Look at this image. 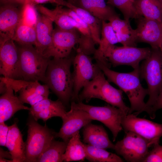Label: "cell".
<instances>
[{
  "mask_svg": "<svg viewBox=\"0 0 162 162\" xmlns=\"http://www.w3.org/2000/svg\"><path fill=\"white\" fill-rule=\"evenodd\" d=\"M0 158L11 159L12 160L11 154L9 152L4 151L2 148H0Z\"/></svg>",
  "mask_w": 162,
  "mask_h": 162,
  "instance_id": "cell-42",
  "label": "cell"
},
{
  "mask_svg": "<svg viewBox=\"0 0 162 162\" xmlns=\"http://www.w3.org/2000/svg\"><path fill=\"white\" fill-rule=\"evenodd\" d=\"M74 104L78 108L87 112L93 120L104 124L111 132L113 140L115 141L118 133L122 130V122L126 115L121 110L108 104L103 106H97L85 104L78 102Z\"/></svg>",
  "mask_w": 162,
  "mask_h": 162,
  "instance_id": "cell-8",
  "label": "cell"
},
{
  "mask_svg": "<svg viewBox=\"0 0 162 162\" xmlns=\"http://www.w3.org/2000/svg\"><path fill=\"white\" fill-rule=\"evenodd\" d=\"M9 127L4 122L0 123V145L5 146L8 134Z\"/></svg>",
  "mask_w": 162,
  "mask_h": 162,
  "instance_id": "cell-38",
  "label": "cell"
},
{
  "mask_svg": "<svg viewBox=\"0 0 162 162\" xmlns=\"http://www.w3.org/2000/svg\"><path fill=\"white\" fill-rule=\"evenodd\" d=\"M26 143V161L36 162L56 138V132L46 125L43 126L29 115Z\"/></svg>",
  "mask_w": 162,
  "mask_h": 162,
  "instance_id": "cell-6",
  "label": "cell"
},
{
  "mask_svg": "<svg viewBox=\"0 0 162 162\" xmlns=\"http://www.w3.org/2000/svg\"><path fill=\"white\" fill-rule=\"evenodd\" d=\"M53 22L45 15H39L35 26L36 42L35 47L43 55L44 52L51 44L54 31Z\"/></svg>",
  "mask_w": 162,
  "mask_h": 162,
  "instance_id": "cell-23",
  "label": "cell"
},
{
  "mask_svg": "<svg viewBox=\"0 0 162 162\" xmlns=\"http://www.w3.org/2000/svg\"><path fill=\"white\" fill-rule=\"evenodd\" d=\"M68 143L54 140L40 155L37 162H61Z\"/></svg>",
  "mask_w": 162,
  "mask_h": 162,
  "instance_id": "cell-31",
  "label": "cell"
},
{
  "mask_svg": "<svg viewBox=\"0 0 162 162\" xmlns=\"http://www.w3.org/2000/svg\"><path fill=\"white\" fill-rule=\"evenodd\" d=\"M100 70L96 76L83 88L78 96V102L85 100L88 102L92 98L102 100L122 110L127 115L129 113L130 107L124 102L123 91L112 86L105 79Z\"/></svg>",
  "mask_w": 162,
  "mask_h": 162,
  "instance_id": "cell-3",
  "label": "cell"
},
{
  "mask_svg": "<svg viewBox=\"0 0 162 162\" xmlns=\"http://www.w3.org/2000/svg\"><path fill=\"white\" fill-rule=\"evenodd\" d=\"M121 124L125 132H134L147 140L152 146L159 143L162 136V124L138 117L133 113L126 115Z\"/></svg>",
  "mask_w": 162,
  "mask_h": 162,
  "instance_id": "cell-12",
  "label": "cell"
},
{
  "mask_svg": "<svg viewBox=\"0 0 162 162\" xmlns=\"http://www.w3.org/2000/svg\"><path fill=\"white\" fill-rule=\"evenodd\" d=\"M86 158L84 144L80 140L79 131L75 133L69 140L65 152L63 156V161H83Z\"/></svg>",
  "mask_w": 162,
  "mask_h": 162,
  "instance_id": "cell-29",
  "label": "cell"
},
{
  "mask_svg": "<svg viewBox=\"0 0 162 162\" xmlns=\"http://www.w3.org/2000/svg\"><path fill=\"white\" fill-rule=\"evenodd\" d=\"M29 2L35 6L42 4L51 3L64 6L66 2L65 0H29Z\"/></svg>",
  "mask_w": 162,
  "mask_h": 162,
  "instance_id": "cell-40",
  "label": "cell"
},
{
  "mask_svg": "<svg viewBox=\"0 0 162 162\" xmlns=\"http://www.w3.org/2000/svg\"><path fill=\"white\" fill-rule=\"evenodd\" d=\"M9 127L5 147L11 154L13 162H26V143L16 122Z\"/></svg>",
  "mask_w": 162,
  "mask_h": 162,
  "instance_id": "cell-21",
  "label": "cell"
},
{
  "mask_svg": "<svg viewBox=\"0 0 162 162\" xmlns=\"http://www.w3.org/2000/svg\"><path fill=\"white\" fill-rule=\"evenodd\" d=\"M62 6L56 5L52 10L41 4L37 5L36 7L38 11L50 19L60 29L66 31L76 29V21L64 12Z\"/></svg>",
  "mask_w": 162,
  "mask_h": 162,
  "instance_id": "cell-25",
  "label": "cell"
},
{
  "mask_svg": "<svg viewBox=\"0 0 162 162\" xmlns=\"http://www.w3.org/2000/svg\"><path fill=\"white\" fill-rule=\"evenodd\" d=\"M162 6V0H159Z\"/></svg>",
  "mask_w": 162,
  "mask_h": 162,
  "instance_id": "cell-45",
  "label": "cell"
},
{
  "mask_svg": "<svg viewBox=\"0 0 162 162\" xmlns=\"http://www.w3.org/2000/svg\"><path fill=\"white\" fill-rule=\"evenodd\" d=\"M152 146L143 162H162V146L157 143Z\"/></svg>",
  "mask_w": 162,
  "mask_h": 162,
  "instance_id": "cell-37",
  "label": "cell"
},
{
  "mask_svg": "<svg viewBox=\"0 0 162 162\" xmlns=\"http://www.w3.org/2000/svg\"><path fill=\"white\" fill-rule=\"evenodd\" d=\"M23 4L0 5V46L12 39L16 29L22 19Z\"/></svg>",
  "mask_w": 162,
  "mask_h": 162,
  "instance_id": "cell-15",
  "label": "cell"
},
{
  "mask_svg": "<svg viewBox=\"0 0 162 162\" xmlns=\"http://www.w3.org/2000/svg\"><path fill=\"white\" fill-rule=\"evenodd\" d=\"M83 141L84 143L98 148L114 149L115 144L110 140L103 126L91 123L84 127Z\"/></svg>",
  "mask_w": 162,
  "mask_h": 162,
  "instance_id": "cell-20",
  "label": "cell"
},
{
  "mask_svg": "<svg viewBox=\"0 0 162 162\" xmlns=\"http://www.w3.org/2000/svg\"><path fill=\"white\" fill-rule=\"evenodd\" d=\"M72 64L73 88L71 100L78 102V96L81 90L93 79L101 70L96 63H93L92 59L89 56L77 49Z\"/></svg>",
  "mask_w": 162,
  "mask_h": 162,
  "instance_id": "cell-7",
  "label": "cell"
},
{
  "mask_svg": "<svg viewBox=\"0 0 162 162\" xmlns=\"http://www.w3.org/2000/svg\"><path fill=\"white\" fill-rule=\"evenodd\" d=\"M122 140L115 145L114 150L127 161L143 162L152 146L145 139L132 131L125 132Z\"/></svg>",
  "mask_w": 162,
  "mask_h": 162,
  "instance_id": "cell-9",
  "label": "cell"
},
{
  "mask_svg": "<svg viewBox=\"0 0 162 162\" xmlns=\"http://www.w3.org/2000/svg\"><path fill=\"white\" fill-rule=\"evenodd\" d=\"M77 49L88 56L94 54L96 50V44L92 36L80 34Z\"/></svg>",
  "mask_w": 162,
  "mask_h": 162,
  "instance_id": "cell-35",
  "label": "cell"
},
{
  "mask_svg": "<svg viewBox=\"0 0 162 162\" xmlns=\"http://www.w3.org/2000/svg\"><path fill=\"white\" fill-rule=\"evenodd\" d=\"M62 119V125L59 132L56 133V137L60 138L67 143L75 133L93 120L87 112L77 107L73 101L70 110Z\"/></svg>",
  "mask_w": 162,
  "mask_h": 162,
  "instance_id": "cell-14",
  "label": "cell"
},
{
  "mask_svg": "<svg viewBox=\"0 0 162 162\" xmlns=\"http://www.w3.org/2000/svg\"><path fill=\"white\" fill-rule=\"evenodd\" d=\"M108 21L115 33L118 43L123 46H136V31L131 27L129 20L121 19L117 14Z\"/></svg>",
  "mask_w": 162,
  "mask_h": 162,
  "instance_id": "cell-22",
  "label": "cell"
},
{
  "mask_svg": "<svg viewBox=\"0 0 162 162\" xmlns=\"http://www.w3.org/2000/svg\"><path fill=\"white\" fill-rule=\"evenodd\" d=\"M96 61L108 82L116 84L128 96L130 104L129 114L133 113L137 116L143 112L146 105L144 99L148 91L141 84L139 68L129 73H120L112 70L103 63Z\"/></svg>",
  "mask_w": 162,
  "mask_h": 162,
  "instance_id": "cell-1",
  "label": "cell"
},
{
  "mask_svg": "<svg viewBox=\"0 0 162 162\" xmlns=\"http://www.w3.org/2000/svg\"><path fill=\"white\" fill-rule=\"evenodd\" d=\"M12 40L18 45L35 46L36 42L35 27L24 23L21 20L16 29Z\"/></svg>",
  "mask_w": 162,
  "mask_h": 162,
  "instance_id": "cell-32",
  "label": "cell"
},
{
  "mask_svg": "<svg viewBox=\"0 0 162 162\" xmlns=\"http://www.w3.org/2000/svg\"><path fill=\"white\" fill-rule=\"evenodd\" d=\"M150 55L139 67L141 79L146 81L148 99L143 112L149 116L162 87V57L160 48H152Z\"/></svg>",
  "mask_w": 162,
  "mask_h": 162,
  "instance_id": "cell-4",
  "label": "cell"
},
{
  "mask_svg": "<svg viewBox=\"0 0 162 162\" xmlns=\"http://www.w3.org/2000/svg\"><path fill=\"white\" fill-rule=\"evenodd\" d=\"M160 51L161 53V55L162 57V40L161 42V44L160 45Z\"/></svg>",
  "mask_w": 162,
  "mask_h": 162,
  "instance_id": "cell-44",
  "label": "cell"
},
{
  "mask_svg": "<svg viewBox=\"0 0 162 162\" xmlns=\"http://www.w3.org/2000/svg\"><path fill=\"white\" fill-rule=\"evenodd\" d=\"M135 29L137 43L149 44L152 48H160L162 40V22L141 16Z\"/></svg>",
  "mask_w": 162,
  "mask_h": 162,
  "instance_id": "cell-17",
  "label": "cell"
},
{
  "mask_svg": "<svg viewBox=\"0 0 162 162\" xmlns=\"http://www.w3.org/2000/svg\"><path fill=\"white\" fill-rule=\"evenodd\" d=\"M29 111V115L35 120L40 119L44 122L54 117L62 119L67 112L65 105L59 99L53 101L48 98L31 106Z\"/></svg>",
  "mask_w": 162,
  "mask_h": 162,
  "instance_id": "cell-18",
  "label": "cell"
},
{
  "mask_svg": "<svg viewBox=\"0 0 162 162\" xmlns=\"http://www.w3.org/2000/svg\"><path fill=\"white\" fill-rule=\"evenodd\" d=\"M36 6L27 2L22 6L21 20L24 23L35 27L39 15Z\"/></svg>",
  "mask_w": 162,
  "mask_h": 162,
  "instance_id": "cell-34",
  "label": "cell"
},
{
  "mask_svg": "<svg viewBox=\"0 0 162 162\" xmlns=\"http://www.w3.org/2000/svg\"><path fill=\"white\" fill-rule=\"evenodd\" d=\"M27 2H29V0H0V5L9 4H23Z\"/></svg>",
  "mask_w": 162,
  "mask_h": 162,
  "instance_id": "cell-41",
  "label": "cell"
},
{
  "mask_svg": "<svg viewBox=\"0 0 162 162\" xmlns=\"http://www.w3.org/2000/svg\"><path fill=\"white\" fill-rule=\"evenodd\" d=\"M162 109V87L160 90L156 102L152 108L150 115L151 119L154 118L156 116V112L157 110Z\"/></svg>",
  "mask_w": 162,
  "mask_h": 162,
  "instance_id": "cell-39",
  "label": "cell"
},
{
  "mask_svg": "<svg viewBox=\"0 0 162 162\" xmlns=\"http://www.w3.org/2000/svg\"><path fill=\"white\" fill-rule=\"evenodd\" d=\"M117 43L115 33L110 23L102 21L100 41L99 47L94 54V58L110 68L111 64L106 59L105 54L110 48Z\"/></svg>",
  "mask_w": 162,
  "mask_h": 162,
  "instance_id": "cell-24",
  "label": "cell"
},
{
  "mask_svg": "<svg viewBox=\"0 0 162 162\" xmlns=\"http://www.w3.org/2000/svg\"><path fill=\"white\" fill-rule=\"evenodd\" d=\"M86 158L93 162H123L124 160L116 154L106 149L84 144Z\"/></svg>",
  "mask_w": 162,
  "mask_h": 162,
  "instance_id": "cell-30",
  "label": "cell"
},
{
  "mask_svg": "<svg viewBox=\"0 0 162 162\" xmlns=\"http://www.w3.org/2000/svg\"><path fill=\"white\" fill-rule=\"evenodd\" d=\"M77 29L66 31L58 27L54 30L51 44L43 55L50 58H62L70 56L71 51L78 44L80 35Z\"/></svg>",
  "mask_w": 162,
  "mask_h": 162,
  "instance_id": "cell-13",
  "label": "cell"
},
{
  "mask_svg": "<svg viewBox=\"0 0 162 162\" xmlns=\"http://www.w3.org/2000/svg\"><path fill=\"white\" fill-rule=\"evenodd\" d=\"M78 0H67V2L69 3L76 6Z\"/></svg>",
  "mask_w": 162,
  "mask_h": 162,
  "instance_id": "cell-43",
  "label": "cell"
},
{
  "mask_svg": "<svg viewBox=\"0 0 162 162\" xmlns=\"http://www.w3.org/2000/svg\"><path fill=\"white\" fill-rule=\"evenodd\" d=\"M65 6L74 11L87 24L95 43L99 44L100 40L102 21L87 10L67 1Z\"/></svg>",
  "mask_w": 162,
  "mask_h": 162,
  "instance_id": "cell-27",
  "label": "cell"
},
{
  "mask_svg": "<svg viewBox=\"0 0 162 162\" xmlns=\"http://www.w3.org/2000/svg\"><path fill=\"white\" fill-rule=\"evenodd\" d=\"M134 4L140 16L162 22V6L159 0H135Z\"/></svg>",
  "mask_w": 162,
  "mask_h": 162,
  "instance_id": "cell-28",
  "label": "cell"
},
{
  "mask_svg": "<svg viewBox=\"0 0 162 162\" xmlns=\"http://www.w3.org/2000/svg\"><path fill=\"white\" fill-rule=\"evenodd\" d=\"M107 4L118 9L125 20L137 19L141 16L137 13L132 0H108Z\"/></svg>",
  "mask_w": 162,
  "mask_h": 162,
  "instance_id": "cell-33",
  "label": "cell"
},
{
  "mask_svg": "<svg viewBox=\"0 0 162 162\" xmlns=\"http://www.w3.org/2000/svg\"><path fill=\"white\" fill-rule=\"evenodd\" d=\"M74 57L53 58L50 59L46 73L45 84L64 105L72 98L73 80L71 66Z\"/></svg>",
  "mask_w": 162,
  "mask_h": 162,
  "instance_id": "cell-2",
  "label": "cell"
},
{
  "mask_svg": "<svg viewBox=\"0 0 162 162\" xmlns=\"http://www.w3.org/2000/svg\"><path fill=\"white\" fill-rule=\"evenodd\" d=\"M64 12L76 22L75 28L80 34L92 36L91 32L87 24L72 10L63 8Z\"/></svg>",
  "mask_w": 162,
  "mask_h": 162,
  "instance_id": "cell-36",
  "label": "cell"
},
{
  "mask_svg": "<svg viewBox=\"0 0 162 162\" xmlns=\"http://www.w3.org/2000/svg\"><path fill=\"white\" fill-rule=\"evenodd\" d=\"M152 49L134 46H117L113 45L107 50L105 58L114 67L127 65L134 69L139 68V63L150 55Z\"/></svg>",
  "mask_w": 162,
  "mask_h": 162,
  "instance_id": "cell-10",
  "label": "cell"
},
{
  "mask_svg": "<svg viewBox=\"0 0 162 162\" xmlns=\"http://www.w3.org/2000/svg\"><path fill=\"white\" fill-rule=\"evenodd\" d=\"M132 2H133L134 3V1H135V0H132Z\"/></svg>",
  "mask_w": 162,
  "mask_h": 162,
  "instance_id": "cell-46",
  "label": "cell"
},
{
  "mask_svg": "<svg viewBox=\"0 0 162 162\" xmlns=\"http://www.w3.org/2000/svg\"><path fill=\"white\" fill-rule=\"evenodd\" d=\"M0 78L8 84L23 103L32 106L42 100L48 98L49 88L46 84L41 85L38 81H27L14 79L3 76Z\"/></svg>",
  "mask_w": 162,
  "mask_h": 162,
  "instance_id": "cell-11",
  "label": "cell"
},
{
  "mask_svg": "<svg viewBox=\"0 0 162 162\" xmlns=\"http://www.w3.org/2000/svg\"><path fill=\"white\" fill-rule=\"evenodd\" d=\"M76 6L87 10L102 21H108L118 14L105 0H78Z\"/></svg>",
  "mask_w": 162,
  "mask_h": 162,
  "instance_id": "cell-26",
  "label": "cell"
},
{
  "mask_svg": "<svg viewBox=\"0 0 162 162\" xmlns=\"http://www.w3.org/2000/svg\"><path fill=\"white\" fill-rule=\"evenodd\" d=\"M4 83L5 90L0 97V123L10 119L17 111L22 110H29L30 107L26 106L15 95L14 91L7 83L0 78Z\"/></svg>",
  "mask_w": 162,
  "mask_h": 162,
  "instance_id": "cell-19",
  "label": "cell"
},
{
  "mask_svg": "<svg viewBox=\"0 0 162 162\" xmlns=\"http://www.w3.org/2000/svg\"><path fill=\"white\" fill-rule=\"evenodd\" d=\"M18 45L20 79L45 83L50 58L39 53L33 45Z\"/></svg>",
  "mask_w": 162,
  "mask_h": 162,
  "instance_id": "cell-5",
  "label": "cell"
},
{
  "mask_svg": "<svg viewBox=\"0 0 162 162\" xmlns=\"http://www.w3.org/2000/svg\"><path fill=\"white\" fill-rule=\"evenodd\" d=\"M0 74L6 78L20 79L18 47L12 39L0 46Z\"/></svg>",
  "mask_w": 162,
  "mask_h": 162,
  "instance_id": "cell-16",
  "label": "cell"
}]
</instances>
